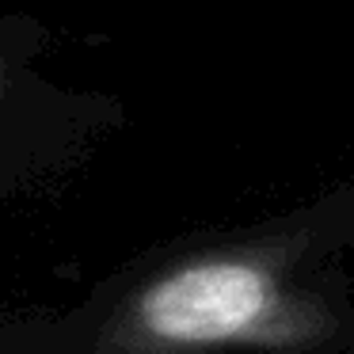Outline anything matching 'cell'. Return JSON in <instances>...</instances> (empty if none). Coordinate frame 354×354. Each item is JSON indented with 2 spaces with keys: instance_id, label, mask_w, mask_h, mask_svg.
<instances>
[{
  "instance_id": "1",
  "label": "cell",
  "mask_w": 354,
  "mask_h": 354,
  "mask_svg": "<svg viewBox=\"0 0 354 354\" xmlns=\"http://www.w3.org/2000/svg\"><path fill=\"white\" fill-rule=\"evenodd\" d=\"M270 282L248 263H198L156 282L141 301V320L168 343H217L259 324Z\"/></svg>"
}]
</instances>
